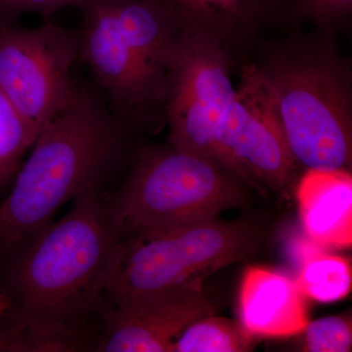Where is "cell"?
<instances>
[{"instance_id": "1", "label": "cell", "mask_w": 352, "mask_h": 352, "mask_svg": "<svg viewBox=\"0 0 352 352\" xmlns=\"http://www.w3.org/2000/svg\"><path fill=\"white\" fill-rule=\"evenodd\" d=\"M24 244L10 274L14 346L78 347L90 322L103 321L110 308L108 289L122 250L110 197L101 189L76 197L65 217Z\"/></svg>"}, {"instance_id": "2", "label": "cell", "mask_w": 352, "mask_h": 352, "mask_svg": "<svg viewBox=\"0 0 352 352\" xmlns=\"http://www.w3.org/2000/svg\"><path fill=\"white\" fill-rule=\"evenodd\" d=\"M233 51L199 32L175 31L166 68L168 143L212 157L261 191L287 192L296 168L281 133L244 83Z\"/></svg>"}, {"instance_id": "3", "label": "cell", "mask_w": 352, "mask_h": 352, "mask_svg": "<svg viewBox=\"0 0 352 352\" xmlns=\"http://www.w3.org/2000/svg\"><path fill=\"white\" fill-rule=\"evenodd\" d=\"M335 34L292 31L259 44L241 82L272 119L296 166H352V63Z\"/></svg>"}, {"instance_id": "4", "label": "cell", "mask_w": 352, "mask_h": 352, "mask_svg": "<svg viewBox=\"0 0 352 352\" xmlns=\"http://www.w3.org/2000/svg\"><path fill=\"white\" fill-rule=\"evenodd\" d=\"M94 88L76 83L67 107L39 132L0 205V249L24 244L67 201L102 186L131 157V132Z\"/></svg>"}, {"instance_id": "5", "label": "cell", "mask_w": 352, "mask_h": 352, "mask_svg": "<svg viewBox=\"0 0 352 352\" xmlns=\"http://www.w3.org/2000/svg\"><path fill=\"white\" fill-rule=\"evenodd\" d=\"M129 170L110 197L122 241L217 217L239 207L249 185L232 168L170 145L131 151Z\"/></svg>"}, {"instance_id": "6", "label": "cell", "mask_w": 352, "mask_h": 352, "mask_svg": "<svg viewBox=\"0 0 352 352\" xmlns=\"http://www.w3.org/2000/svg\"><path fill=\"white\" fill-rule=\"evenodd\" d=\"M261 232L245 220L217 217L122 241L109 307L183 287L254 254Z\"/></svg>"}, {"instance_id": "7", "label": "cell", "mask_w": 352, "mask_h": 352, "mask_svg": "<svg viewBox=\"0 0 352 352\" xmlns=\"http://www.w3.org/2000/svg\"><path fill=\"white\" fill-rule=\"evenodd\" d=\"M80 32L48 20L38 28L0 22V88L36 133L71 101Z\"/></svg>"}, {"instance_id": "8", "label": "cell", "mask_w": 352, "mask_h": 352, "mask_svg": "<svg viewBox=\"0 0 352 352\" xmlns=\"http://www.w3.org/2000/svg\"><path fill=\"white\" fill-rule=\"evenodd\" d=\"M82 17L80 58L89 66L112 112L142 126L152 110L164 112L166 82L147 66L120 27L111 0H74Z\"/></svg>"}, {"instance_id": "9", "label": "cell", "mask_w": 352, "mask_h": 352, "mask_svg": "<svg viewBox=\"0 0 352 352\" xmlns=\"http://www.w3.org/2000/svg\"><path fill=\"white\" fill-rule=\"evenodd\" d=\"M214 314L201 286L183 287L111 305L95 351L171 352L190 324Z\"/></svg>"}, {"instance_id": "10", "label": "cell", "mask_w": 352, "mask_h": 352, "mask_svg": "<svg viewBox=\"0 0 352 352\" xmlns=\"http://www.w3.org/2000/svg\"><path fill=\"white\" fill-rule=\"evenodd\" d=\"M180 31L212 36L233 51L254 45L264 27L274 24L280 0H143Z\"/></svg>"}, {"instance_id": "11", "label": "cell", "mask_w": 352, "mask_h": 352, "mask_svg": "<svg viewBox=\"0 0 352 352\" xmlns=\"http://www.w3.org/2000/svg\"><path fill=\"white\" fill-rule=\"evenodd\" d=\"M305 296L296 280L282 271L250 266L241 281L239 322L256 338H286L308 324Z\"/></svg>"}, {"instance_id": "12", "label": "cell", "mask_w": 352, "mask_h": 352, "mask_svg": "<svg viewBox=\"0 0 352 352\" xmlns=\"http://www.w3.org/2000/svg\"><path fill=\"white\" fill-rule=\"evenodd\" d=\"M303 229L321 247L352 245V175L349 170H307L296 187Z\"/></svg>"}, {"instance_id": "13", "label": "cell", "mask_w": 352, "mask_h": 352, "mask_svg": "<svg viewBox=\"0 0 352 352\" xmlns=\"http://www.w3.org/2000/svg\"><path fill=\"white\" fill-rule=\"evenodd\" d=\"M322 248L311 240L298 248L300 270L296 283L305 298L322 303L338 302L351 291V261L324 252Z\"/></svg>"}, {"instance_id": "14", "label": "cell", "mask_w": 352, "mask_h": 352, "mask_svg": "<svg viewBox=\"0 0 352 352\" xmlns=\"http://www.w3.org/2000/svg\"><path fill=\"white\" fill-rule=\"evenodd\" d=\"M256 337L239 320L214 314L190 324L175 340L171 352H245L256 346Z\"/></svg>"}, {"instance_id": "15", "label": "cell", "mask_w": 352, "mask_h": 352, "mask_svg": "<svg viewBox=\"0 0 352 352\" xmlns=\"http://www.w3.org/2000/svg\"><path fill=\"white\" fill-rule=\"evenodd\" d=\"M351 19L352 0H280L274 24L292 28L311 25L337 36L349 29Z\"/></svg>"}, {"instance_id": "16", "label": "cell", "mask_w": 352, "mask_h": 352, "mask_svg": "<svg viewBox=\"0 0 352 352\" xmlns=\"http://www.w3.org/2000/svg\"><path fill=\"white\" fill-rule=\"evenodd\" d=\"M38 134L0 88V185L16 175Z\"/></svg>"}, {"instance_id": "17", "label": "cell", "mask_w": 352, "mask_h": 352, "mask_svg": "<svg viewBox=\"0 0 352 352\" xmlns=\"http://www.w3.org/2000/svg\"><path fill=\"white\" fill-rule=\"evenodd\" d=\"M303 351L309 352H349L352 346L351 319L329 316L308 322Z\"/></svg>"}, {"instance_id": "18", "label": "cell", "mask_w": 352, "mask_h": 352, "mask_svg": "<svg viewBox=\"0 0 352 352\" xmlns=\"http://www.w3.org/2000/svg\"><path fill=\"white\" fill-rule=\"evenodd\" d=\"M74 0H0V22L15 23L20 16L36 13L50 17L60 9L73 6Z\"/></svg>"}, {"instance_id": "19", "label": "cell", "mask_w": 352, "mask_h": 352, "mask_svg": "<svg viewBox=\"0 0 352 352\" xmlns=\"http://www.w3.org/2000/svg\"><path fill=\"white\" fill-rule=\"evenodd\" d=\"M11 307L10 298L6 294H0V322ZM3 349V340L0 337V349Z\"/></svg>"}]
</instances>
